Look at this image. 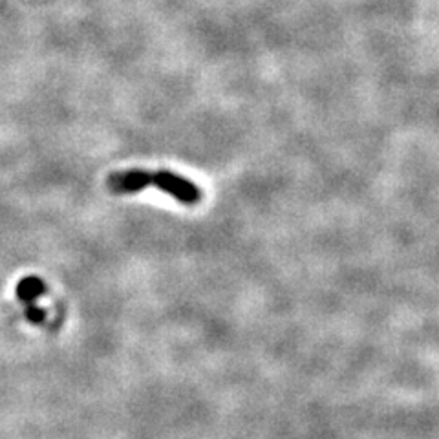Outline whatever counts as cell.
Returning <instances> with one entry per match:
<instances>
[{
    "label": "cell",
    "instance_id": "obj_2",
    "mask_svg": "<svg viewBox=\"0 0 439 439\" xmlns=\"http://www.w3.org/2000/svg\"><path fill=\"white\" fill-rule=\"evenodd\" d=\"M17 292H19V296H21L22 300L30 302L33 298H37L44 292V284L39 280L37 276H26L24 280H21Z\"/></svg>",
    "mask_w": 439,
    "mask_h": 439
},
{
    "label": "cell",
    "instance_id": "obj_1",
    "mask_svg": "<svg viewBox=\"0 0 439 439\" xmlns=\"http://www.w3.org/2000/svg\"><path fill=\"white\" fill-rule=\"evenodd\" d=\"M150 185L158 187L159 191L185 205H196L201 200L200 187L172 170L128 169L112 172L106 180V187L114 194H136Z\"/></svg>",
    "mask_w": 439,
    "mask_h": 439
}]
</instances>
